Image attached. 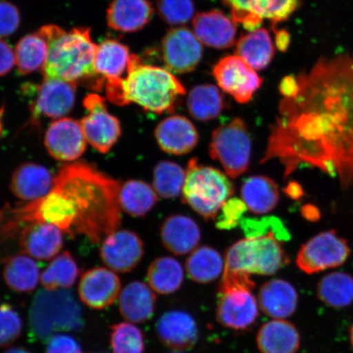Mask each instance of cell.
<instances>
[{
  "label": "cell",
  "mask_w": 353,
  "mask_h": 353,
  "mask_svg": "<svg viewBox=\"0 0 353 353\" xmlns=\"http://www.w3.org/2000/svg\"><path fill=\"white\" fill-rule=\"evenodd\" d=\"M299 90L281 104L263 161L279 158L290 174L299 165L353 181V56L321 59L297 77Z\"/></svg>",
  "instance_id": "obj_1"
},
{
  "label": "cell",
  "mask_w": 353,
  "mask_h": 353,
  "mask_svg": "<svg viewBox=\"0 0 353 353\" xmlns=\"http://www.w3.org/2000/svg\"><path fill=\"white\" fill-rule=\"evenodd\" d=\"M121 184L85 162L64 165L54 188L69 199L77 214L74 236H86L94 244L116 232L121 223Z\"/></svg>",
  "instance_id": "obj_2"
},
{
  "label": "cell",
  "mask_w": 353,
  "mask_h": 353,
  "mask_svg": "<svg viewBox=\"0 0 353 353\" xmlns=\"http://www.w3.org/2000/svg\"><path fill=\"white\" fill-rule=\"evenodd\" d=\"M48 43V55L42 69L44 79L76 83H86L92 90H103L105 81L95 72L98 46L90 29L77 28L66 32L60 26L46 25L39 29Z\"/></svg>",
  "instance_id": "obj_3"
},
{
  "label": "cell",
  "mask_w": 353,
  "mask_h": 353,
  "mask_svg": "<svg viewBox=\"0 0 353 353\" xmlns=\"http://www.w3.org/2000/svg\"><path fill=\"white\" fill-rule=\"evenodd\" d=\"M121 105L135 103L158 114L172 112L186 88L169 70L143 63L132 54L126 77L120 81Z\"/></svg>",
  "instance_id": "obj_4"
},
{
  "label": "cell",
  "mask_w": 353,
  "mask_h": 353,
  "mask_svg": "<svg viewBox=\"0 0 353 353\" xmlns=\"http://www.w3.org/2000/svg\"><path fill=\"white\" fill-rule=\"evenodd\" d=\"M29 321L33 336L46 342L57 332H76L85 325L81 306L65 289L39 290L30 308Z\"/></svg>",
  "instance_id": "obj_5"
},
{
  "label": "cell",
  "mask_w": 353,
  "mask_h": 353,
  "mask_svg": "<svg viewBox=\"0 0 353 353\" xmlns=\"http://www.w3.org/2000/svg\"><path fill=\"white\" fill-rule=\"evenodd\" d=\"M233 193L231 181L222 172L199 164L196 159L189 161L183 189V201L201 217L215 219Z\"/></svg>",
  "instance_id": "obj_6"
},
{
  "label": "cell",
  "mask_w": 353,
  "mask_h": 353,
  "mask_svg": "<svg viewBox=\"0 0 353 353\" xmlns=\"http://www.w3.org/2000/svg\"><path fill=\"white\" fill-rule=\"evenodd\" d=\"M280 242L273 234L236 242L225 256L223 272L248 275L276 274L289 262Z\"/></svg>",
  "instance_id": "obj_7"
},
{
  "label": "cell",
  "mask_w": 353,
  "mask_h": 353,
  "mask_svg": "<svg viewBox=\"0 0 353 353\" xmlns=\"http://www.w3.org/2000/svg\"><path fill=\"white\" fill-rule=\"evenodd\" d=\"M210 154L231 178L245 173L250 162L251 139L245 122L235 118L216 129L212 135Z\"/></svg>",
  "instance_id": "obj_8"
},
{
  "label": "cell",
  "mask_w": 353,
  "mask_h": 353,
  "mask_svg": "<svg viewBox=\"0 0 353 353\" xmlns=\"http://www.w3.org/2000/svg\"><path fill=\"white\" fill-rule=\"evenodd\" d=\"M254 282L221 281L216 317L225 327L248 330L257 320L259 304L252 291Z\"/></svg>",
  "instance_id": "obj_9"
},
{
  "label": "cell",
  "mask_w": 353,
  "mask_h": 353,
  "mask_svg": "<svg viewBox=\"0 0 353 353\" xmlns=\"http://www.w3.org/2000/svg\"><path fill=\"white\" fill-rule=\"evenodd\" d=\"M351 254L347 241L334 230L319 233L300 248L296 263L306 274H316L342 266Z\"/></svg>",
  "instance_id": "obj_10"
},
{
  "label": "cell",
  "mask_w": 353,
  "mask_h": 353,
  "mask_svg": "<svg viewBox=\"0 0 353 353\" xmlns=\"http://www.w3.org/2000/svg\"><path fill=\"white\" fill-rule=\"evenodd\" d=\"M88 114L81 121L87 142L101 153H108L121 134V123L110 114L105 100L99 94H90L83 101Z\"/></svg>",
  "instance_id": "obj_11"
},
{
  "label": "cell",
  "mask_w": 353,
  "mask_h": 353,
  "mask_svg": "<svg viewBox=\"0 0 353 353\" xmlns=\"http://www.w3.org/2000/svg\"><path fill=\"white\" fill-rule=\"evenodd\" d=\"M231 12L232 19L249 32L259 28L264 19L273 25L290 19L299 6V0H222Z\"/></svg>",
  "instance_id": "obj_12"
},
{
  "label": "cell",
  "mask_w": 353,
  "mask_h": 353,
  "mask_svg": "<svg viewBox=\"0 0 353 353\" xmlns=\"http://www.w3.org/2000/svg\"><path fill=\"white\" fill-rule=\"evenodd\" d=\"M213 74L221 90L243 104L252 99L263 83L255 70L236 55L220 59L214 65Z\"/></svg>",
  "instance_id": "obj_13"
},
{
  "label": "cell",
  "mask_w": 353,
  "mask_h": 353,
  "mask_svg": "<svg viewBox=\"0 0 353 353\" xmlns=\"http://www.w3.org/2000/svg\"><path fill=\"white\" fill-rule=\"evenodd\" d=\"M162 56L167 70L175 74L193 72L203 57L202 43L192 30L176 26L162 41Z\"/></svg>",
  "instance_id": "obj_14"
},
{
  "label": "cell",
  "mask_w": 353,
  "mask_h": 353,
  "mask_svg": "<svg viewBox=\"0 0 353 353\" xmlns=\"http://www.w3.org/2000/svg\"><path fill=\"white\" fill-rule=\"evenodd\" d=\"M103 262L114 272H130L138 266L144 255L142 240L130 230H117L105 238L100 249Z\"/></svg>",
  "instance_id": "obj_15"
},
{
  "label": "cell",
  "mask_w": 353,
  "mask_h": 353,
  "mask_svg": "<svg viewBox=\"0 0 353 353\" xmlns=\"http://www.w3.org/2000/svg\"><path fill=\"white\" fill-rule=\"evenodd\" d=\"M87 140L81 121L60 118L50 123L44 137V145L52 158L74 161L85 152Z\"/></svg>",
  "instance_id": "obj_16"
},
{
  "label": "cell",
  "mask_w": 353,
  "mask_h": 353,
  "mask_svg": "<svg viewBox=\"0 0 353 353\" xmlns=\"http://www.w3.org/2000/svg\"><path fill=\"white\" fill-rule=\"evenodd\" d=\"M76 83L44 79L39 85L32 105L34 120L42 116L52 118H63L70 112L76 103Z\"/></svg>",
  "instance_id": "obj_17"
},
{
  "label": "cell",
  "mask_w": 353,
  "mask_h": 353,
  "mask_svg": "<svg viewBox=\"0 0 353 353\" xmlns=\"http://www.w3.org/2000/svg\"><path fill=\"white\" fill-rule=\"evenodd\" d=\"M121 281L110 269L95 268L83 273L79 281L78 292L88 307L101 310L108 307L120 296Z\"/></svg>",
  "instance_id": "obj_18"
},
{
  "label": "cell",
  "mask_w": 353,
  "mask_h": 353,
  "mask_svg": "<svg viewBox=\"0 0 353 353\" xmlns=\"http://www.w3.org/2000/svg\"><path fill=\"white\" fill-rule=\"evenodd\" d=\"M192 28L199 41L206 46L225 50L236 43V24L222 11L197 13L192 19Z\"/></svg>",
  "instance_id": "obj_19"
},
{
  "label": "cell",
  "mask_w": 353,
  "mask_h": 353,
  "mask_svg": "<svg viewBox=\"0 0 353 353\" xmlns=\"http://www.w3.org/2000/svg\"><path fill=\"white\" fill-rule=\"evenodd\" d=\"M156 330L162 343L175 351L191 350L199 338L195 319L184 311L172 310L164 313L159 319Z\"/></svg>",
  "instance_id": "obj_20"
},
{
  "label": "cell",
  "mask_w": 353,
  "mask_h": 353,
  "mask_svg": "<svg viewBox=\"0 0 353 353\" xmlns=\"http://www.w3.org/2000/svg\"><path fill=\"white\" fill-rule=\"evenodd\" d=\"M26 223L20 237L22 253L39 260L54 258L63 246V231L50 223Z\"/></svg>",
  "instance_id": "obj_21"
},
{
  "label": "cell",
  "mask_w": 353,
  "mask_h": 353,
  "mask_svg": "<svg viewBox=\"0 0 353 353\" xmlns=\"http://www.w3.org/2000/svg\"><path fill=\"white\" fill-rule=\"evenodd\" d=\"M154 135L163 151L178 156L192 152L199 140L196 127L182 116H172L162 121Z\"/></svg>",
  "instance_id": "obj_22"
},
{
  "label": "cell",
  "mask_w": 353,
  "mask_h": 353,
  "mask_svg": "<svg viewBox=\"0 0 353 353\" xmlns=\"http://www.w3.org/2000/svg\"><path fill=\"white\" fill-rule=\"evenodd\" d=\"M153 13L149 0H112L107 10L108 25L119 32H137L149 23Z\"/></svg>",
  "instance_id": "obj_23"
},
{
  "label": "cell",
  "mask_w": 353,
  "mask_h": 353,
  "mask_svg": "<svg viewBox=\"0 0 353 353\" xmlns=\"http://www.w3.org/2000/svg\"><path fill=\"white\" fill-rule=\"evenodd\" d=\"M54 179L47 168L34 163H26L13 172L10 189L13 195L21 200L34 201L51 192Z\"/></svg>",
  "instance_id": "obj_24"
},
{
  "label": "cell",
  "mask_w": 353,
  "mask_h": 353,
  "mask_svg": "<svg viewBox=\"0 0 353 353\" xmlns=\"http://www.w3.org/2000/svg\"><path fill=\"white\" fill-rule=\"evenodd\" d=\"M299 295L289 281L271 280L263 284L259 292V304L262 311L275 319H285L296 312Z\"/></svg>",
  "instance_id": "obj_25"
},
{
  "label": "cell",
  "mask_w": 353,
  "mask_h": 353,
  "mask_svg": "<svg viewBox=\"0 0 353 353\" xmlns=\"http://www.w3.org/2000/svg\"><path fill=\"white\" fill-rule=\"evenodd\" d=\"M161 237L163 245L170 252L182 256L196 249L201 241V231L191 218L173 215L162 224Z\"/></svg>",
  "instance_id": "obj_26"
},
{
  "label": "cell",
  "mask_w": 353,
  "mask_h": 353,
  "mask_svg": "<svg viewBox=\"0 0 353 353\" xmlns=\"http://www.w3.org/2000/svg\"><path fill=\"white\" fill-rule=\"evenodd\" d=\"M156 303L157 297L153 290L141 281L127 285L119 298V307L123 319L135 324L151 319Z\"/></svg>",
  "instance_id": "obj_27"
},
{
  "label": "cell",
  "mask_w": 353,
  "mask_h": 353,
  "mask_svg": "<svg viewBox=\"0 0 353 353\" xmlns=\"http://www.w3.org/2000/svg\"><path fill=\"white\" fill-rule=\"evenodd\" d=\"M256 341L261 353H296L301 339L291 322L276 319L259 329Z\"/></svg>",
  "instance_id": "obj_28"
},
{
  "label": "cell",
  "mask_w": 353,
  "mask_h": 353,
  "mask_svg": "<svg viewBox=\"0 0 353 353\" xmlns=\"http://www.w3.org/2000/svg\"><path fill=\"white\" fill-rule=\"evenodd\" d=\"M131 56L125 44L114 39H105L97 48L95 72L105 83L123 79L129 68Z\"/></svg>",
  "instance_id": "obj_29"
},
{
  "label": "cell",
  "mask_w": 353,
  "mask_h": 353,
  "mask_svg": "<svg viewBox=\"0 0 353 353\" xmlns=\"http://www.w3.org/2000/svg\"><path fill=\"white\" fill-rule=\"evenodd\" d=\"M275 46L268 30L259 28L238 39L236 55L255 70H261L272 63L275 56Z\"/></svg>",
  "instance_id": "obj_30"
},
{
  "label": "cell",
  "mask_w": 353,
  "mask_h": 353,
  "mask_svg": "<svg viewBox=\"0 0 353 353\" xmlns=\"http://www.w3.org/2000/svg\"><path fill=\"white\" fill-rule=\"evenodd\" d=\"M279 196L276 183L268 176H250L242 185V201L254 214H267L274 210Z\"/></svg>",
  "instance_id": "obj_31"
},
{
  "label": "cell",
  "mask_w": 353,
  "mask_h": 353,
  "mask_svg": "<svg viewBox=\"0 0 353 353\" xmlns=\"http://www.w3.org/2000/svg\"><path fill=\"white\" fill-rule=\"evenodd\" d=\"M14 52L17 70L26 76L42 70L48 59V43L38 30L21 38L16 44Z\"/></svg>",
  "instance_id": "obj_32"
},
{
  "label": "cell",
  "mask_w": 353,
  "mask_h": 353,
  "mask_svg": "<svg viewBox=\"0 0 353 353\" xmlns=\"http://www.w3.org/2000/svg\"><path fill=\"white\" fill-rule=\"evenodd\" d=\"M316 294L320 301L330 307H350L353 303V276L343 272L329 273L317 284Z\"/></svg>",
  "instance_id": "obj_33"
},
{
  "label": "cell",
  "mask_w": 353,
  "mask_h": 353,
  "mask_svg": "<svg viewBox=\"0 0 353 353\" xmlns=\"http://www.w3.org/2000/svg\"><path fill=\"white\" fill-rule=\"evenodd\" d=\"M222 256L211 247L202 246L194 250L186 261V270L189 278L197 283L213 282L224 270Z\"/></svg>",
  "instance_id": "obj_34"
},
{
  "label": "cell",
  "mask_w": 353,
  "mask_h": 353,
  "mask_svg": "<svg viewBox=\"0 0 353 353\" xmlns=\"http://www.w3.org/2000/svg\"><path fill=\"white\" fill-rule=\"evenodd\" d=\"M189 113L196 120L208 121L217 118L226 108L224 97L219 88L212 85L194 87L188 99Z\"/></svg>",
  "instance_id": "obj_35"
},
{
  "label": "cell",
  "mask_w": 353,
  "mask_h": 353,
  "mask_svg": "<svg viewBox=\"0 0 353 353\" xmlns=\"http://www.w3.org/2000/svg\"><path fill=\"white\" fill-rule=\"evenodd\" d=\"M147 277L154 292L170 294L182 286L184 272L182 265L174 258L160 257L150 265Z\"/></svg>",
  "instance_id": "obj_36"
},
{
  "label": "cell",
  "mask_w": 353,
  "mask_h": 353,
  "mask_svg": "<svg viewBox=\"0 0 353 353\" xmlns=\"http://www.w3.org/2000/svg\"><path fill=\"white\" fill-rule=\"evenodd\" d=\"M3 278L7 285L16 292H32L39 281L38 265L26 254L13 256L4 267Z\"/></svg>",
  "instance_id": "obj_37"
},
{
  "label": "cell",
  "mask_w": 353,
  "mask_h": 353,
  "mask_svg": "<svg viewBox=\"0 0 353 353\" xmlns=\"http://www.w3.org/2000/svg\"><path fill=\"white\" fill-rule=\"evenodd\" d=\"M121 210L134 217H143L153 209L158 201L154 188L141 180H129L120 190Z\"/></svg>",
  "instance_id": "obj_38"
},
{
  "label": "cell",
  "mask_w": 353,
  "mask_h": 353,
  "mask_svg": "<svg viewBox=\"0 0 353 353\" xmlns=\"http://www.w3.org/2000/svg\"><path fill=\"white\" fill-rule=\"evenodd\" d=\"M79 269L76 260L68 251L57 256L42 272L41 282L48 290L69 289L77 280Z\"/></svg>",
  "instance_id": "obj_39"
},
{
  "label": "cell",
  "mask_w": 353,
  "mask_h": 353,
  "mask_svg": "<svg viewBox=\"0 0 353 353\" xmlns=\"http://www.w3.org/2000/svg\"><path fill=\"white\" fill-rule=\"evenodd\" d=\"M186 170L170 161H161L154 168L153 187L159 196L171 199L183 192Z\"/></svg>",
  "instance_id": "obj_40"
},
{
  "label": "cell",
  "mask_w": 353,
  "mask_h": 353,
  "mask_svg": "<svg viewBox=\"0 0 353 353\" xmlns=\"http://www.w3.org/2000/svg\"><path fill=\"white\" fill-rule=\"evenodd\" d=\"M110 345L113 353H144L142 330L132 323L122 322L110 327Z\"/></svg>",
  "instance_id": "obj_41"
},
{
  "label": "cell",
  "mask_w": 353,
  "mask_h": 353,
  "mask_svg": "<svg viewBox=\"0 0 353 353\" xmlns=\"http://www.w3.org/2000/svg\"><path fill=\"white\" fill-rule=\"evenodd\" d=\"M246 238L254 239L273 234L279 241H287L289 232L279 219L264 217L261 219H244L240 223Z\"/></svg>",
  "instance_id": "obj_42"
},
{
  "label": "cell",
  "mask_w": 353,
  "mask_h": 353,
  "mask_svg": "<svg viewBox=\"0 0 353 353\" xmlns=\"http://www.w3.org/2000/svg\"><path fill=\"white\" fill-rule=\"evenodd\" d=\"M159 15L167 24L182 26L195 17L192 0H157Z\"/></svg>",
  "instance_id": "obj_43"
},
{
  "label": "cell",
  "mask_w": 353,
  "mask_h": 353,
  "mask_svg": "<svg viewBox=\"0 0 353 353\" xmlns=\"http://www.w3.org/2000/svg\"><path fill=\"white\" fill-rule=\"evenodd\" d=\"M22 321L19 313L10 304L0 305V347L10 346L22 332Z\"/></svg>",
  "instance_id": "obj_44"
},
{
  "label": "cell",
  "mask_w": 353,
  "mask_h": 353,
  "mask_svg": "<svg viewBox=\"0 0 353 353\" xmlns=\"http://www.w3.org/2000/svg\"><path fill=\"white\" fill-rule=\"evenodd\" d=\"M247 210L245 202L240 199H229L216 216V228L220 230H232L236 228Z\"/></svg>",
  "instance_id": "obj_45"
},
{
  "label": "cell",
  "mask_w": 353,
  "mask_h": 353,
  "mask_svg": "<svg viewBox=\"0 0 353 353\" xmlns=\"http://www.w3.org/2000/svg\"><path fill=\"white\" fill-rule=\"evenodd\" d=\"M21 21L19 8L7 0H0V39L14 34L19 28Z\"/></svg>",
  "instance_id": "obj_46"
},
{
  "label": "cell",
  "mask_w": 353,
  "mask_h": 353,
  "mask_svg": "<svg viewBox=\"0 0 353 353\" xmlns=\"http://www.w3.org/2000/svg\"><path fill=\"white\" fill-rule=\"evenodd\" d=\"M46 353H82L81 347L68 334H54L47 341Z\"/></svg>",
  "instance_id": "obj_47"
},
{
  "label": "cell",
  "mask_w": 353,
  "mask_h": 353,
  "mask_svg": "<svg viewBox=\"0 0 353 353\" xmlns=\"http://www.w3.org/2000/svg\"><path fill=\"white\" fill-rule=\"evenodd\" d=\"M16 66L15 52L10 44L0 39V77L6 76Z\"/></svg>",
  "instance_id": "obj_48"
},
{
  "label": "cell",
  "mask_w": 353,
  "mask_h": 353,
  "mask_svg": "<svg viewBox=\"0 0 353 353\" xmlns=\"http://www.w3.org/2000/svg\"><path fill=\"white\" fill-rule=\"evenodd\" d=\"M280 92L285 99L294 98L299 90V83L296 77L289 76L282 79L280 83Z\"/></svg>",
  "instance_id": "obj_49"
},
{
  "label": "cell",
  "mask_w": 353,
  "mask_h": 353,
  "mask_svg": "<svg viewBox=\"0 0 353 353\" xmlns=\"http://www.w3.org/2000/svg\"><path fill=\"white\" fill-rule=\"evenodd\" d=\"M290 43V34L285 30H275V46L278 50L285 52Z\"/></svg>",
  "instance_id": "obj_50"
},
{
  "label": "cell",
  "mask_w": 353,
  "mask_h": 353,
  "mask_svg": "<svg viewBox=\"0 0 353 353\" xmlns=\"http://www.w3.org/2000/svg\"><path fill=\"white\" fill-rule=\"evenodd\" d=\"M287 194L294 199H298L303 195V190L299 184L292 183L285 190Z\"/></svg>",
  "instance_id": "obj_51"
},
{
  "label": "cell",
  "mask_w": 353,
  "mask_h": 353,
  "mask_svg": "<svg viewBox=\"0 0 353 353\" xmlns=\"http://www.w3.org/2000/svg\"><path fill=\"white\" fill-rule=\"evenodd\" d=\"M4 353H32L24 347H10L8 348Z\"/></svg>",
  "instance_id": "obj_52"
},
{
  "label": "cell",
  "mask_w": 353,
  "mask_h": 353,
  "mask_svg": "<svg viewBox=\"0 0 353 353\" xmlns=\"http://www.w3.org/2000/svg\"><path fill=\"white\" fill-rule=\"evenodd\" d=\"M3 114V108H0V136H1L2 132H3V123H2Z\"/></svg>",
  "instance_id": "obj_53"
},
{
  "label": "cell",
  "mask_w": 353,
  "mask_h": 353,
  "mask_svg": "<svg viewBox=\"0 0 353 353\" xmlns=\"http://www.w3.org/2000/svg\"><path fill=\"white\" fill-rule=\"evenodd\" d=\"M350 341L353 350V323L352 324L351 327L350 329Z\"/></svg>",
  "instance_id": "obj_54"
},
{
  "label": "cell",
  "mask_w": 353,
  "mask_h": 353,
  "mask_svg": "<svg viewBox=\"0 0 353 353\" xmlns=\"http://www.w3.org/2000/svg\"><path fill=\"white\" fill-rule=\"evenodd\" d=\"M171 353H181V352H171Z\"/></svg>",
  "instance_id": "obj_55"
}]
</instances>
